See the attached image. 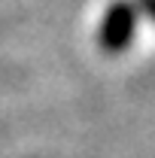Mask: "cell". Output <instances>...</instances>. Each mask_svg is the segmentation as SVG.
I'll return each instance as SVG.
<instances>
[{"mask_svg": "<svg viewBox=\"0 0 155 158\" xmlns=\"http://www.w3.org/2000/svg\"><path fill=\"white\" fill-rule=\"evenodd\" d=\"M134 6L131 3H116L110 6V12L103 15V24H100V46L110 49V52H119L125 49V43L134 34Z\"/></svg>", "mask_w": 155, "mask_h": 158, "instance_id": "6da1fadb", "label": "cell"}]
</instances>
